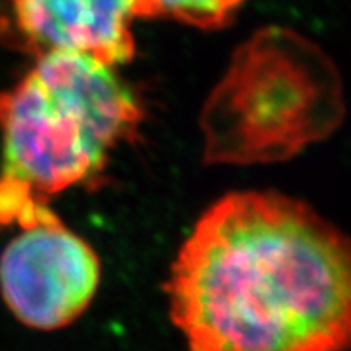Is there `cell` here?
Segmentation results:
<instances>
[{
  "mask_svg": "<svg viewBox=\"0 0 351 351\" xmlns=\"http://www.w3.org/2000/svg\"><path fill=\"white\" fill-rule=\"evenodd\" d=\"M134 19L138 0H5L4 23L10 42L36 60L70 52L117 69L134 54Z\"/></svg>",
  "mask_w": 351,
  "mask_h": 351,
  "instance_id": "5",
  "label": "cell"
},
{
  "mask_svg": "<svg viewBox=\"0 0 351 351\" xmlns=\"http://www.w3.org/2000/svg\"><path fill=\"white\" fill-rule=\"evenodd\" d=\"M245 0H138L140 19H169L199 29H221Z\"/></svg>",
  "mask_w": 351,
  "mask_h": 351,
  "instance_id": "6",
  "label": "cell"
},
{
  "mask_svg": "<svg viewBox=\"0 0 351 351\" xmlns=\"http://www.w3.org/2000/svg\"><path fill=\"white\" fill-rule=\"evenodd\" d=\"M165 291L189 351L351 348V239L278 192L215 201L180 247Z\"/></svg>",
  "mask_w": 351,
  "mask_h": 351,
  "instance_id": "1",
  "label": "cell"
},
{
  "mask_svg": "<svg viewBox=\"0 0 351 351\" xmlns=\"http://www.w3.org/2000/svg\"><path fill=\"white\" fill-rule=\"evenodd\" d=\"M140 121L138 99L115 66L70 52L38 58L0 93V226H25L52 195L95 178Z\"/></svg>",
  "mask_w": 351,
  "mask_h": 351,
  "instance_id": "2",
  "label": "cell"
},
{
  "mask_svg": "<svg viewBox=\"0 0 351 351\" xmlns=\"http://www.w3.org/2000/svg\"><path fill=\"white\" fill-rule=\"evenodd\" d=\"M265 54L267 90H250L228 75L224 81L254 93L253 101H228L213 97L206 121L235 119L239 131L230 134L210 158H226L231 145L245 130L253 128L242 142L235 162H256L258 158H282L292 154L308 142L321 138L341 119V90L337 75L324 56L287 31L258 34Z\"/></svg>",
  "mask_w": 351,
  "mask_h": 351,
  "instance_id": "3",
  "label": "cell"
},
{
  "mask_svg": "<svg viewBox=\"0 0 351 351\" xmlns=\"http://www.w3.org/2000/svg\"><path fill=\"white\" fill-rule=\"evenodd\" d=\"M0 254V292L25 326L60 330L90 306L101 282L95 251L47 206Z\"/></svg>",
  "mask_w": 351,
  "mask_h": 351,
  "instance_id": "4",
  "label": "cell"
}]
</instances>
